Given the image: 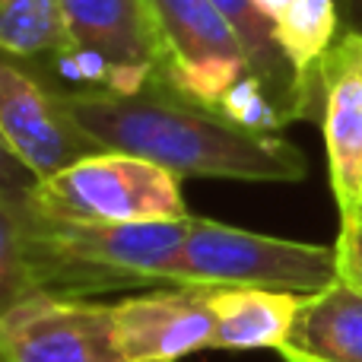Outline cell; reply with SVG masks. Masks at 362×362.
<instances>
[{
  "mask_svg": "<svg viewBox=\"0 0 362 362\" xmlns=\"http://www.w3.org/2000/svg\"><path fill=\"white\" fill-rule=\"evenodd\" d=\"M289 4H293V0H257V6H261V10L267 13V16H274V19L280 16V13L286 10Z\"/></svg>",
  "mask_w": 362,
  "mask_h": 362,
  "instance_id": "ffe728a7",
  "label": "cell"
},
{
  "mask_svg": "<svg viewBox=\"0 0 362 362\" xmlns=\"http://www.w3.org/2000/svg\"><path fill=\"white\" fill-rule=\"evenodd\" d=\"M274 23V38L293 67L302 95L321 115V64L327 51L337 45V32L344 23L340 4L337 0H293Z\"/></svg>",
  "mask_w": 362,
  "mask_h": 362,
  "instance_id": "4fadbf2b",
  "label": "cell"
},
{
  "mask_svg": "<svg viewBox=\"0 0 362 362\" xmlns=\"http://www.w3.org/2000/svg\"><path fill=\"white\" fill-rule=\"evenodd\" d=\"M276 353L283 362H362V289L337 280L305 296Z\"/></svg>",
  "mask_w": 362,
  "mask_h": 362,
  "instance_id": "30bf717a",
  "label": "cell"
},
{
  "mask_svg": "<svg viewBox=\"0 0 362 362\" xmlns=\"http://www.w3.org/2000/svg\"><path fill=\"white\" fill-rule=\"evenodd\" d=\"M191 216L163 223H86L42 210L29 185L4 191V308L25 296L95 299L121 289L159 286L181 251Z\"/></svg>",
  "mask_w": 362,
  "mask_h": 362,
  "instance_id": "6da1fadb",
  "label": "cell"
},
{
  "mask_svg": "<svg viewBox=\"0 0 362 362\" xmlns=\"http://www.w3.org/2000/svg\"><path fill=\"white\" fill-rule=\"evenodd\" d=\"M150 16L159 76L185 99L219 108L248 57L229 19L213 0H144Z\"/></svg>",
  "mask_w": 362,
  "mask_h": 362,
  "instance_id": "5b68a950",
  "label": "cell"
},
{
  "mask_svg": "<svg viewBox=\"0 0 362 362\" xmlns=\"http://www.w3.org/2000/svg\"><path fill=\"white\" fill-rule=\"evenodd\" d=\"M321 134L340 229L356 226L362 197V32H344L321 64Z\"/></svg>",
  "mask_w": 362,
  "mask_h": 362,
  "instance_id": "9c48e42d",
  "label": "cell"
},
{
  "mask_svg": "<svg viewBox=\"0 0 362 362\" xmlns=\"http://www.w3.org/2000/svg\"><path fill=\"white\" fill-rule=\"evenodd\" d=\"M29 194L42 210L86 223H163L191 216L175 172L115 150L80 159L54 178L32 181Z\"/></svg>",
  "mask_w": 362,
  "mask_h": 362,
  "instance_id": "277c9868",
  "label": "cell"
},
{
  "mask_svg": "<svg viewBox=\"0 0 362 362\" xmlns=\"http://www.w3.org/2000/svg\"><path fill=\"white\" fill-rule=\"evenodd\" d=\"M213 4L229 19L232 29H235L238 42H242V48H245V57H248L251 74H257L280 95L293 99L296 105L305 112V118H315L318 112H315L312 102L302 95L293 67H289L286 54L280 51V45H276V38H274V25H276L274 16H267V13L261 10L257 0H213Z\"/></svg>",
  "mask_w": 362,
  "mask_h": 362,
  "instance_id": "9a60e30c",
  "label": "cell"
},
{
  "mask_svg": "<svg viewBox=\"0 0 362 362\" xmlns=\"http://www.w3.org/2000/svg\"><path fill=\"white\" fill-rule=\"evenodd\" d=\"M57 99L102 150L144 156L178 178L296 185L308 175L302 150L283 134L245 131L216 108L185 99L163 76L137 95L57 93Z\"/></svg>",
  "mask_w": 362,
  "mask_h": 362,
  "instance_id": "7a4b0ae2",
  "label": "cell"
},
{
  "mask_svg": "<svg viewBox=\"0 0 362 362\" xmlns=\"http://www.w3.org/2000/svg\"><path fill=\"white\" fill-rule=\"evenodd\" d=\"M213 286H153L115 302V337L127 362H181L213 350Z\"/></svg>",
  "mask_w": 362,
  "mask_h": 362,
  "instance_id": "ba28073f",
  "label": "cell"
},
{
  "mask_svg": "<svg viewBox=\"0 0 362 362\" xmlns=\"http://www.w3.org/2000/svg\"><path fill=\"white\" fill-rule=\"evenodd\" d=\"M356 223H362V197H359V216H356Z\"/></svg>",
  "mask_w": 362,
  "mask_h": 362,
  "instance_id": "44dd1931",
  "label": "cell"
},
{
  "mask_svg": "<svg viewBox=\"0 0 362 362\" xmlns=\"http://www.w3.org/2000/svg\"><path fill=\"white\" fill-rule=\"evenodd\" d=\"M4 362H127L115 308L95 299L25 296L0 315Z\"/></svg>",
  "mask_w": 362,
  "mask_h": 362,
  "instance_id": "52a82bcc",
  "label": "cell"
},
{
  "mask_svg": "<svg viewBox=\"0 0 362 362\" xmlns=\"http://www.w3.org/2000/svg\"><path fill=\"white\" fill-rule=\"evenodd\" d=\"M305 296L274 289H216L213 350H280L293 334Z\"/></svg>",
  "mask_w": 362,
  "mask_h": 362,
  "instance_id": "8fae6325",
  "label": "cell"
},
{
  "mask_svg": "<svg viewBox=\"0 0 362 362\" xmlns=\"http://www.w3.org/2000/svg\"><path fill=\"white\" fill-rule=\"evenodd\" d=\"M76 45L124 67H156L150 16L144 0H61Z\"/></svg>",
  "mask_w": 362,
  "mask_h": 362,
  "instance_id": "7c38bea8",
  "label": "cell"
},
{
  "mask_svg": "<svg viewBox=\"0 0 362 362\" xmlns=\"http://www.w3.org/2000/svg\"><path fill=\"white\" fill-rule=\"evenodd\" d=\"M70 23L61 0H0V48L13 61H35L70 48Z\"/></svg>",
  "mask_w": 362,
  "mask_h": 362,
  "instance_id": "2e32d148",
  "label": "cell"
},
{
  "mask_svg": "<svg viewBox=\"0 0 362 362\" xmlns=\"http://www.w3.org/2000/svg\"><path fill=\"white\" fill-rule=\"evenodd\" d=\"M337 280L334 245L276 238L216 219L191 216V232L172 264L163 270L159 286H248L315 296Z\"/></svg>",
  "mask_w": 362,
  "mask_h": 362,
  "instance_id": "3957f363",
  "label": "cell"
},
{
  "mask_svg": "<svg viewBox=\"0 0 362 362\" xmlns=\"http://www.w3.org/2000/svg\"><path fill=\"white\" fill-rule=\"evenodd\" d=\"M334 248H337V274H340V280H346L350 286L362 289V223L340 229Z\"/></svg>",
  "mask_w": 362,
  "mask_h": 362,
  "instance_id": "ac0fdd59",
  "label": "cell"
},
{
  "mask_svg": "<svg viewBox=\"0 0 362 362\" xmlns=\"http://www.w3.org/2000/svg\"><path fill=\"white\" fill-rule=\"evenodd\" d=\"M19 64L29 67L54 93L137 95L159 76L156 67H124V64L108 61L105 54L76 42L70 48L54 51V54L35 57V61H19Z\"/></svg>",
  "mask_w": 362,
  "mask_h": 362,
  "instance_id": "5bb4252c",
  "label": "cell"
},
{
  "mask_svg": "<svg viewBox=\"0 0 362 362\" xmlns=\"http://www.w3.org/2000/svg\"><path fill=\"white\" fill-rule=\"evenodd\" d=\"M0 137L6 156L35 181L105 153L76 124L54 89L13 57L0 64Z\"/></svg>",
  "mask_w": 362,
  "mask_h": 362,
  "instance_id": "8992f818",
  "label": "cell"
},
{
  "mask_svg": "<svg viewBox=\"0 0 362 362\" xmlns=\"http://www.w3.org/2000/svg\"><path fill=\"white\" fill-rule=\"evenodd\" d=\"M346 32H362V0H337Z\"/></svg>",
  "mask_w": 362,
  "mask_h": 362,
  "instance_id": "d6986e66",
  "label": "cell"
},
{
  "mask_svg": "<svg viewBox=\"0 0 362 362\" xmlns=\"http://www.w3.org/2000/svg\"><path fill=\"white\" fill-rule=\"evenodd\" d=\"M216 112H223L232 124L245 127L251 134H267V137H280V131L293 121H302L305 112L296 105L293 99L280 95L276 89H270L257 74L245 70L232 89L223 95Z\"/></svg>",
  "mask_w": 362,
  "mask_h": 362,
  "instance_id": "e0dca14e",
  "label": "cell"
}]
</instances>
